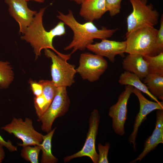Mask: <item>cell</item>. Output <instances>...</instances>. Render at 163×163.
Listing matches in <instances>:
<instances>
[{"label":"cell","instance_id":"9a60e30c","mask_svg":"<svg viewBox=\"0 0 163 163\" xmlns=\"http://www.w3.org/2000/svg\"><path fill=\"white\" fill-rule=\"evenodd\" d=\"M79 14L87 21L98 20L107 11L105 0H82Z\"/></svg>","mask_w":163,"mask_h":163},{"label":"cell","instance_id":"2e32d148","mask_svg":"<svg viewBox=\"0 0 163 163\" xmlns=\"http://www.w3.org/2000/svg\"><path fill=\"white\" fill-rule=\"evenodd\" d=\"M122 64L124 70L135 74L141 80L149 73L147 63L141 55L128 54L123 60Z\"/></svg>","mask_w":163,"mask_h":163},{"label":"cell","instance_id":"5b68a950","mask_svg":"<svg viewBox=\"0 0 163 163\" xmlns=\"http://www.w3.org/2000/svg\"><path fill=\"white\" fill-rule=\"evenodd\" d=\"M1 129L21 139L22 143H18L23 147L27 145L40 146L43 140V135L34 129L32 119L26 117H14L11 122L1 127Z\"/></svg>","mask_w":163,"mask_h":163},{"label":"cell","instance_id":"f546056e","mask_svg":"<svg viewBox=\"0 0 163 163\" xmlns=\"http://www.w3.org/2000/svg\"><path fill=\"white\" fill-rule=\"evenodd\" d=\"M70 1H73L75 2L78 4L81 5L82 0H69Z\"/></svg>","mask_w":163,"mask_h":163},{"label":"cell","instance_id":"30bf717a","mask_svg":"<svg viewBox=\"0 0 163 163\" xmlns=\"http://www.w3.org/2000/svg\"><path fill=\"white\" fill-rule=\"evenodd\" d=\"M134 88L127 85L119 96L117 102L110 107L108 115L112 119L113 129L117 134L123 136L125 133L124 125L127 119V105L129 99Z\"/></svg>","mask_w":163,"mask_h":163},{"label":"cell","instance_id":"44dd1931","mask_svg":"<svg viewBox=\"0 0 163 163\" xmlns=\"http://www.w3.org/2000/svg\"><path fill=\"white\" fill-rule=\"evenodd\" d=\"M143 57L147 63L149 73L163 75V52L154 56Z\"/></svg>","mask_w":163,"mask_h":163},{"label":"cell","instance_id":"484cf974","mask_svg":"<svg viewBox=\"0 0 163 163\" xmlns=\"http://www.w3.org/2000/svg\"><path fill=\"white\" fill-rule=\"evenodd\" d=\"M28 82L35 97H38L42 94L43 86L41 83L39 82H37L31 79H30Z\"/></svg>","mask_w":163,"mask_h":163},{"label":"cell","instance_id":"cb8c5ba5","mask_svg":"<svg viewBox=\"0 0 163 163\" xmlns=\"http://www.w3.org/2000/svg\"><path fill=\"white\" fill-rule=\"evenodd\" d=\"M110 144L107 142L104 145L101 143L98 145V163H108V155Z\"/></svg>","mask_w":163,"mask_h":163},{"label":"cell","instance_id":"277c9868","mask_svg":"<svg viewBox=\"0 0 163 163\" xmlns=\"http://www.w3.org/2000/svg\"><path fill=\"white\" fill-rule=\"evenodd\" d=\"M132 12L126 19V35L133 30L145 26L154 27L158 23L159 14L154 9L153 5L147 4L148 0H129Z\"/></svg>","mask_w":163,"mask_h":163},{"label":"cell","instance_id":"52a82bcc","mask_svg":"<svg viewBox=\"0 0 163 163\" xmlns=\"http://www.w3.org/2000/svg\"><path fill=\"white\" fill-rule=\"evenodd\" d=\"M66 87H57L56 94L50 105L42 116L37 118L41 123L42 130L47 133L52 129L55 120L63 116L68 111L70 104Z\"/></svg>","mask_w":163,"mask_h":163},{"label":"cell","instance_id":"4fadbf2b","mask_svg":"<svg viewBox=\"0 0 163 163\" xmlns=\"http://www.w3.org/2000/svg\"><path fill=\"white\" fill-rule=\"evenodd\" d=\"M126 48V41H117L105 39H101L100 42L88 45L86 48L96 54L107 57L113 63L115 56L118 55L123 56Z\"/></svg>","mask_w":163,"mask_h":163},{"label":"cell","instance_id":"d4e9b609","mask_svg":"<svg viewBox=\"0 0 163 163\" xmlns=\"http://www.w3.org/2000/svg\"><path fill=\"white\" fill-rule=\"evenodd\" d=\"M156 46L157 54L163 52V16H161L159 29L156 38Z\"/></svg>","mask_w":163,"mask_h":163},{"label":"cell","instance_id":"3957f363","mask_svg":"<svg viewBox=\"0 0 163 163\" xmlns=\"http://www.w3.org/2000/svg\"><path fill=\"white\" fill-rule=\"evenodd\" d=\"M158 31L154 27L145 26L126 35L125 53L142 56L157 55L156 40Z\"/></svg>","mask_w":163,"mask_h":163},{"label":"cell","instance_id":"4316f807","mask_svg":"<svg viewBox=\"0 0 163 163\" xmlns=\"http://www.w3.org/2000/svg\"><path fill=\"white\" fill-rule=\"evenodd\" d=\"M0 143L3 147L6 148L10 152L17 151V147L14 145L9 140L6 141L0 135Z\"/></svg>","mask_w":163,"mask_h":163},{"label":"cell","instance_id":"7c38bea8","mask_svg":"<svg viewBox=\"0 0 163 163\" xmlns=\"http://www.w3.org/2000/svg\"><path fill=\"white\" fill-rule=\"evenodd\" d=\"M4 0L8 6L10 14L19 24V33L23 34L32 21L37 11L30 9L27 2L24 0Z\"/></svg>","mask_w":163,"mask_h":163},{"label":"cell","instance_id":"7402d4cb","mask_svg":"<svg viewBox=\"0 0 163 163\" xmlns=\"http://www.w3.org/2000/svg\"><path fill=\"white\" fill-rule=\"evenodd\" d=\"M41 149L39 145H27L22 147L21 155L25 160L31 163H38Z\"/></svg>","mask_w":163,"mask_h":163},{"label":"cell","instance_id":"8992f818","mask_svg":"<svg viewBox=\"0 0 163 163\" xmlns=\"http://www.w3.org/2000/svg\"><path fill=\"white\" fill-rule=\"evenodd\" d=\"M45 55L51 59L52 81L57 87H70L75 82L77 73L75 66L67 62L68 59L55 53L49 49H45Z\"/></svg>","mask_w":163,"mask_h":163},{"label":"cell","instance_id":"5bb4252c","mask_svg":"<svg viewBox=\"0 0 163 163\" xmlns=\"http://www.w3.org/2000/svg\"><path fill=\"white\" fill-rule=\"evenodd\" d=\"M163 143V110L156 111L155 127L151 136L146 140L142 151L135 159L130 162H139L146 155L154 150L158 145Z\"/></svg>","mask_w":163,"mask_h":163},{"label":"cell","instance_id":"ac0fdd59","mask_svg":"<svg viewBox=\"0 0 163 163\" xmlns=\"http://www.w3.org/2000/svg\"><path fill=\"white\" fill-rule=\"evenodd\" d=\"M150 93L154 96L163 101V75L149 73L143 79Z\"/></svg>","mask_w":163,"mask_h":163},{"label":"cell","instance_id":"6da1fadb","mask_svg":"<svg viewBox=\"0 0 163 163\" xmlns=\"http://www.w3.org/2000/svg\"><path fill=\"white\" fill-rule=\"evenodd\" d=\"M46 8H42L37 13L32 21L21 37V39L30 44L33 49L36 59L41 55L42 50L46 49H51L58 55L69 59L71 55V53L64 54L59 52L54 48L53 43L55 37L65 34V24L61 21L50 31L46 30L43 22Z\"/></svg>","mask_w":163,"mask_h":163},{"label":"cell","instance_id":"7a4b0ae2","mask_svg":"<svg viewBox=\"0 0 163 163\" xmlns=\"http://www.w3.org/2000/svg\"><path fill=\"white\" fill-rule=\"evenodd\" d=\"M58 12L57 18L68 26L73 32L72 40L64 48L65 50L72 49V54L78 50H85L88 45L93 43L95 39L101 40L111 37L118 29H108L103 28L99 29L92 21L80 23L76 20L70 10H69V12L66 14L59 11Z\"/></svg>","mask_w":163,"mask_h":163},{"label":"cell","instance_id":"603a6c76","mask_svg":"<svg viewBox=\"0 0 163 163\" xmlns=\"http://www.w3.org/2000/svg\"><path fill=\"white\" fill-rule=\"evenodd\" d=\"M122 0H105V6L110 16L113 17L120 13Z\"/></svg>","mask_w":163,"mask_h":163},{"label":"cell","instance_id":"8fae6325","mask_svg":"<svg viewBox=\"0 0 163 163\" xmlns=\"http://www.w3.org/2000/svg\"><path fill=\"white\" fill-rule=\"evenodd\" d=\"M133 93L138 99L139 110L136 117L132 131L128 140L130 144L133 145V149L136 151V139L139 127L146 119L147 116L151 112L155 110H163V102H158L149 101L144 97L140 91L134 88Z\"/></svg>","mask_w":163,"mask_h":163},{"label":"cell","instance_id":"d6986e66","mask_svg":"<svg viewBox=\"0 0 163 163\" xmlns=\"http://www.w3.org/2000/svg\"><path fill=\"white\" fill-rule=\"evenodd\" d=\"M56 128H54L46 135H43L42 142L39 146L42 152L41 163H56L58 161V158L53 154L51 149L52 139Z\"/></svg>","mask_w":163,"mask_h":163},{"label":"cell","instance_id":"9c48e42d","mask_svg":"<svg viewBox=\"0 0 163 163\" xmlns=\"http://www.w3.org/2000/svg\"><path fill=\"white\" fill-rule=\"evenodd\" d=\"M100 118L98 111L94 109L90 115L88 129L83 147L78 152L64 157L63 159L64 162H69L75 158L87 156L94 163H98V155L96 150L95 142Z\"/></svg>","mask_w":163,"mask_h":163},{"label":"cell","instance_id":"e0dca14e","mask_svg":"<svg viewBox=\"0 0 163 163\" xmlns=\"http://www.w3.org/2000/svg\"><path fill=\"white\" fill-rule=\"evenodd\" d=\"M118 82L122 85L132 86L146 94L155 101L160 102L157 98L150 93L146 85L141 81L139 77L133 73L126 71L122 73L120 76Z\"/></svg>","mask_w":163,"mask_h":163},{"label":"cell","instance_id":"ffe728a7","mask_svg":"<svg viewBox=\"0 0 163 163\" xmlns=\"http://www.w3.org/2000/svg\"><path fill=\"white\" fill-rule=\"evenodd\" d=\"M14 77V71L10 63L0 61V88H8L13 82Z\"/></svg>","mask_w":163,"mask_h":163},{"label":"cell","instance_id":"ba28073f","mask_svg":"<svg viewBox=\"0 0 163 163\" xmlns=\"http://www.w3.org/2000/svg\"><path fill=\"white\" fill-rule=\"evenodd\" d=\"M76 69L83 80L93 82L98 80L106 70L108 63L102 56L88 53H82Z\"/></svg>","mask_w":163,"mask_h":163},{"label":"cell","instance_id":"83f0119b","mask_svg":"<svg viewBox=\"0 0 163 163\" xmlns=\"http://www.w3.org/2000/svg\"><path fill=\"white\" fill-rule=\"evenodd\" d=\"M3 146L0 143V163H1L5 157V152Z\"/></svg>","mask_w":163,"mask_h":163},{"label":"cell","instance_id":"f1b7e54d","mask_svg":"<svg viewBox=\"0 0 163 163\" xmlns=\"http://www.w3.org/2000/svg\"><path fill=\"white\" fill-rule=\"evenodd\" d=\"M26 2H27L29 1H34L35 2L40 3H43L45 1V0H24Z\"/></svg>","mask_w":163,"mask_h":163}]
</instances>
